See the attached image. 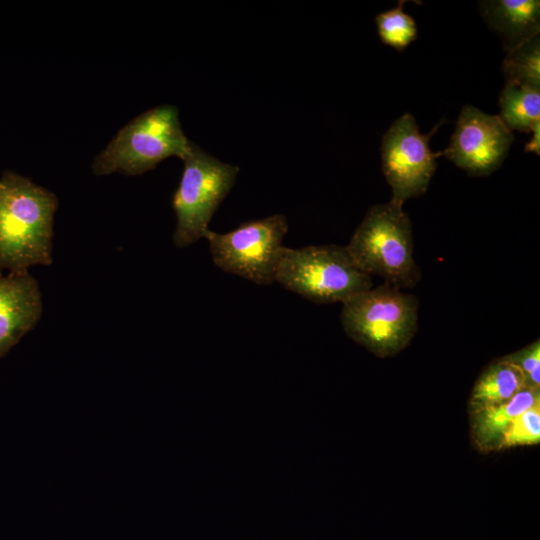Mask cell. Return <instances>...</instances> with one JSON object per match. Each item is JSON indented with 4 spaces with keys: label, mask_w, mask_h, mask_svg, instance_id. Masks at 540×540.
<instances>
[{
    "label": "cell",
    "mask_w": 540,
    "mask_h": 540,
    "mask_svg": "<svg viewBox=\"0 0 540 540\" xmlns=\"http://www.w3.org/2000/svg\"><path fill=\"white\" fill-rule=\"evenodd\" d=\"M56 196L13 172L0 178V273L52 263Z\"/></svg>",
    "instance_id": "1"
},
{
    "label": "cell",
    "mask_w": 540,
    "mask_h": 540,
    "mask_svg": "<svg viewBox=\"0 0 540 540\" xmlns=\"http://www.w3.org/2000/svg\"><path fill=\"white\" fill-rule=\"evenodd\" d=\"M191 143L182 130L178 109L161 105L125 125L94 159L92 170L100 176L113 172L143 174L168 157L182 160Z\"/></svg>",
    "instance_id": "3"
},
{
    "label": "cell",
    "mask_w": 540,
    "mask_h": 540,
    "mask_svg": "<svg viewBox=\"0 0 540 540\" xmlns=\"http://www.w3.org/2000/svg\"><path fill=\"white\" fill-rule=\"evenodd\" d=\"M525 386L520 367L505 357L490 365L476 381L470 398L471 409L504 403Z\"/></svg>",
    "instance_id": "13"
},
{
    "label": "cell",
    "mask_w": 540,
    "mask_h": 540,
    "mask_svg": "<svg viewBox=\"0 0 540 540\" xmlns=\"http://www.w3.org/2000/svg\"><path fill=\"white\" fill-rule=\"evenodd\" d=\"M514 136L499 116L464 106L448 147L441 152L470 175H488L506 158Z\"/></svg>",
    "instance_id": "9"
},
{
    "label": "cell",
    "mask_w": 540,
    "mask_h": 540,
    "mask_svg": "<svg viewBox=\"0 0 540 540\" xmlns=\"http://www.w3.org/2000/svg\"><path fill=\"white\" fill-rule=\"evenodd\" d=\"M540 440V403L518 415L503 434L498 448L537 444Z\"/></svg>",
    "instance_id": "17"
},
{
    "label": "cell",
    "mask_w": 540,
    "mask_h": 540,
    "mask_svg": "<svg viewBox=\"0 0 540 540\" xmlns=\"http://www.w3.org/2000/svg\"><path fill=\"white\" fill-rule=\"evenodd\" d=\"M502 70L506 82L540 90L539 36L507 52Z\"/></svg>",
    "instance_id": "15"
},
{
    "label": "cell",
    "mask_w": 540,
    "mask_h": 540,
    "mask_svg": "<svg viewBox=\"0 0 540 540\" xmlns=\"http://www.w3.org/2000/svg\"><path fill=\"white\" fill-rule=\"evenodd\" d=\"M342 304L347 335L378 355L401 350L417 330V299L392 285L371 287Z\"/></svg>",
    "instance_id": "5"
},
{
    "label": "cell",
    "mask_w": 540,
    "mask_h": 540,
    "mask_svg": "<svg viewBox=\"0 0 540 540\" xmlns=\"http://www.w3.org/2000/svg\"><path fill=\"white\" fill-rule=\"evenodd\" d=\"M532 132V138L531 141L526 143L525 145V152H533L537 155L540 154V122H537L534 127L531 130Z\"/></svg>",
    "instance_id": "19"
},
{
    "label": "cell",
    "mask_w": 540,
    "mask_h": 540,
    "mask_svg": "<svg viewBox=\"0 0 540 540\" xmlns=\"http://www.w3.org/2000/svg\"><path fill=\"white\" fill-rule=\"evenodd\" d=\"M345 248L362 271L386 284L412 287L420 277L409 217L403 204L392 199L367 211Z\"/></svg>",
    "instance_id": "2"
},
{
    "label": "cell",
    "mask_w": 540,
    "mask_h": 540,
    "mask_svg": "<svg viewBox=\"0 0 540 540\" xmlns=\"http://www.w3.org/2000/svg\"><path fill=\"white\" fill-rule=\"evenodd\" d=\"M499 118L509 130L529 133L540 122V90L506 82L499 98Z\"/></svg>",
    "instance_id": "14"
},
{
    "label": "cell",
    "mask_w": 540,
    "mask_h": 540,
    "mask_svg": "<svg viewBox=\"0 0 540 540\" xmlns=\"http://www.w3.org/2000/svg\"><path fill=\"white\" fill-rule=\"evenodd\" d=\"M276 281L318 304L343 303L373 287L371 276L355 264L346 248L334 244L284 247Z\"/></svg>",
    "instance_id": "4"
},
{
    "label": "cell",
    "mask_w": 540,
    "mask_h": 540,
    "mask_svg": "<svg viewBox=\"0 0 540 540\" xmlns=\"http://www.w3.org/2000/svg\"><path fill=\"white\" fill-rule=\"evenodd\" d=\"M41 291L29 271L0 273V358L41 318Z\"/></svg>",
    "instance_id": "10"
},
{
    "label": "cell",
    "mask_w": 540,
    "mask_h": 540,
    "mask_svg": "<svg viewBox=\"0 0 540 540\" xmlns=\"http://www.w3.org/2000/svg\"><path fill=\"white\" fill-rule=\"evenodd\" d=\"M403 3L399 1L396 8L381 12L375 18L382 43L397 51H403L417 38L416 23L403 11Z\"/></svg>",
    "instance_id": "16"
},
{
    "label": "cell",
    "mask_w": 540,
    "mask_h": 540,
    "mask_svg": "<svg viewBox=\"0 0 540 540\" xmlns=\"http://www.w3.org/2000/svg\"><path fill=\"white\" fill-rule=\"evenodd\" d=\"M540 403L539 389L525 386L510 400L473 410L472 434L482 449H495L512 421Z\"/></svg>",
    "instance_id": "12"
},
{
    "label": "cell",
    "mask_w": 540,
    "mask_h": 540,
    "mask_svg": "<svg viewBox=\"0 0 540 540\" xmlns=\"http://www.w3.org/2000/svg\"><path fill=\"white\" fill-rule=\"evenodd\" d=\"M480 14L498 36L506 52L538 36L540 1L488 0L479 2Z\"/></svg>",
    "instance_id": "11"
},
{
    "label": "cell",
    "mask_w": 540,
    "mask_h": 540,
    "mask_svg": "<svg viewBox=\"0 0 540 540\" xmlns=\"http://www.w3.org/2000/svg\"><path fill=\"white\" fill-rule=\"evenodd\" d=\"M182 160L184 169L172 200L177 217L173 242L179 248L205 237L212 216L239 172L237 166L219 161L194 142Z\"/></svg>",
    "instance_id": "6"
},
{
    "label": "cell",
    "mask_w": 540,
    "mask_h": 540,
    "mask_svg": "<svg viewBox=\"0 0 540 540\" xmlns=\"http://www.w3.org/2000/svg\"><path fill=\"white\" fill-rule=\"evenodd\" d=\"M439 124L430 133L421 134L414 117L405 113L383 136L382 171L391 187L392 200L404 204L427 190L436 169V158L441 155L429 147L430 137Z\"/></svg>",
    "instance_id": "8"
},
{
    "label": "cell",
    "mask_w": 540,
    "mask_h": 540,
    "mask_svg": "<svg viewBox=\"0 0 540 540\" xmlns=\"http://www.w3.org/2000/svg\"><path fill=\"white\" fill-rule=\"evenodd\" d=\"M287 231L286 217L274 214L243 222L223 234L208 230L204 238L213 263L222 271L257 285H270L276 281Z\"/></svg>",
    "instance_id": "7"
},
{
    "label": "cell",
    "mask_w": 540,
    "mask_h": 540,
    "mask_svg": "<svg viewBox=\"0 0 540 540\" xmlns=\"http://www.w3.org/2000/svg\"><path fill=\"white\" fill-rule=\"evenodd\" d=\"M520 367L525 376L527 387L539 389L540 385V343L536 340L515 354L507 356Z\"/></svg>",
    "instance_id": "18"
}]
</instances>
